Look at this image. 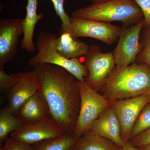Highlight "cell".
<instances>
[{
  "label": "cell",
  "mask_w": 150,
  "mask_h": 150,
  "mask_svg": "<svg viewBox=\"0 0 150 150\" xmlns=\"http://www.w3.org/2000/svg\"><path fill=\"white\" fill-rule=\"evenodd\" d=\"M33 67L38 91L46 100L51 118L66 132H74L80 96L79 81L62 67L39 64Z\"/></svg>",
  "instance_id": "6da1fadb"
},
{
  "label": "cell",
  "mask_w": 150,
  "mask_h": 150,
  "mask_svg": "<svg viewBox=\"0 0 150 150\" xmlns=\"http://www.w3.org/2000/svg\"><path fill=\"white\" fill-rule=\"evenodd\" d=\"M100 89L110 102L150 93V67L136 63L115 67Z\"/></svg>",
  "instance_id": "7a4b0ae2"
},
{
  "label": "cell",
  "mask_w": 150,
  "mask_h": 150,
  "mask_svg": "<svg viewBox=\"0 0 150 150\" xmlns=\"http://www.w3.org/2000/svg\"><path fill=\"white\" fill-rule=\"evenodd\" d=\"M72 17L107 23L120 21L127 26L137 24L144 19L142 11L134 0H109L93 4L76 10Z\"/></svg>",
  "instance_id": "3957f363"
},
{
  "label": "cell",
  "mask_w": 150,
  "mask_h": 150,
  "mask_svg": "<svg viewBox=\"0 0 150 150\" xmlns=\"http://www.w3.org/2000/svg\"><path fill=\"white\" fill-rule=\"evenodd\" d=\"M56 38V35L50 33H39L36 41L38 52L30 59V65L32 67L39 64L56 65L69 72L78 81H84L88 75L86 68L78 59H68L62 56L55 48Z\"/></svg>",
  "instance_id": "277c9868"
},
{
  "label": "cell",
  "mask_w": 150,
  "mask_h": 150,
  "mask_svg": "<svg viewBox=\"0 0 150 150\" xmlns=\"http://www.w3.org/2000/svg\"><path fill=\"white\" fill-rule=\"evenodd\" d=\"M79 111L74 133L78 138L88 132L98 116L110 102L85 81H79Z\"/></svg>",
  "instance_id": "5b68a950"
},
{
  "label": "cell",
  "mask_w": 150,
  "mask_h": 150,
  "mask_svg": "<svg viewBox=\"0 0 150 150\" xmlns=\"http://www.w3.org/2000/svg\"><path fill=\"white\" fill-rule=\"evenodd\" d=\"M84 64L88 72L84 81L93 88L100 89L115 67L112 53H103L99 46L91 45L84 56Z\"/></svg>",
  "instance_id": "8992f818"
},
{
  "label": "cell",
  "mask_w": 150,
  "mask_h": 150,
  "mask_svg": "<svg viewBox=\"0 0 150 150\" xmlns=\"http://www.w3.org/2000/svg\"><path fill=\"white\" fill-rule=\"evenodd\" d=\"M144 22L143 19L134 25L121 27L118 44L112 53L115 67L121 68L135 63L141 50L140 34Z\"/></svg>",
  "instance_id": "52a82bcc"
},
{
  "label": "cell",
  "mask_w": 150,
  "mask_h": 150,
  "mask_svg": "<svg viewBox=\"0 0 150 150\" xmlns=\"http://www.w3.org/2000/svg\"><path fill=\"white\" fill-rule=\"evenodd\" d=\"M71 34L75 37H90L111 45L119 38L121 28L109 23L71 17Z\"/></svg>",
  "instance_id": "ba28073f"
},
{
  "label": "cell",
  "mask_w": 150,
  "mask_h": 150,
  "mask_svg": "<svg viewBox=\"0 0 150 150\" xmlns=\"http://www.w3.org/2000/svg\"><path fill=\"white\" fill-rule=\"evenodd\" d=\"M150 101V93H148L110 102L121 125L123 142H129L134 123L142 109Z\"/></svg>",
  "instance_id": "9c48e42d"
},
{
  "label": "cell",
  "mask_w": 150,
  "mask_h": 150,
  "mask_svg": "<svg viewBox=\"0 0 150 150\" xmlns=\"http://www.w3.org/2000/svg\"><path fill=\"white\" fill-rule=\"evenodd\" d=\"M65 133L64 129L49 117L24 124L17 130L11 133V137L33 145L46 140L58 138Z\"/></svg>",
  "instance_id": "30bf717a"
},
{
  "label": "cell",
  "mask_w": 150,
  "mask_h": 150,
  "mask_svg": "<svg viewBox=\"0 0 150 150\" xmlns=\"http://www.w3.org/2000/svg\"><path fill=\"white\" fill-rule=\"evenodd\" d=\"M23 19H4L0 21V68H4L16 54L23 33Z\"/></svg>",
  "instance_id": "8fae6325"
},
{
  "label": "cell",
  "mask_w": 150,
  "mask_h": 150,
  "mask_svg": "<svg viewBox=\"0 0 150 150\" xmlns=\"http://www.w3.org/2000/svg\"><path fill=\"white\" fill-rule=\"evenodd\" d=\"M89 132L93 135L106 138L123 147L121 125L111 104L100 113Z\"/></svg>",
  "instance_id": "7c38bea8"
},
{
  "label": "cell",
  "mask_w": 150,
  "mask_h": 150,
  "mask_svg": "<svg viewBox=\"0 0 150 150\" xmlns=\"http://www.w3.org/2000/svg\"><path fill=\"white\" fill-rule=\"evenodd\" d=\"M37 91V85L33 71L25 72L8 94L7 108L16 115L23 103Z\"/></svg>",
  "instance_id": "4fadbf2b"
},
{
  "label": "cell",
  "mask_w": 150,
  "mask_h": 150,
  "mask_svg": "<svg viewBox=\"0 0 150 150\" xmlns=\"http://www.w3.org/2000/svg\"><path fill=\"white\" fill-rule=\"evenodd\" d=\"M16 115L23 124L51 118L48 104L38 91L23 103Z\"/></svg>",
  "instance_id": "5bb4252c"
},
{
  "label": "cell",
  "mask_w": 150,
  "mask_h": 150,
  "mask_svg": "<svg viewBox=\"0 0 150 150\" xmlns=\"http://www.w3.org/2000/svg\"><path fill=\"white\" fill-rule=\"evenodd\" d=\"M38 4L37 0H28L26 16L23 21V37L21 41V48L30 53L35 51L33 34L36 24L44 16L43 13L37 14Z\"/></svg>",
  "instance_id": "9a60e30c"
},
{
  "label": "cell",
  "mask_w": 150,
  "mask_h": 150,
  "mask_svg": "<svg viewBox=\"0 0 150 150\" xmlns=\"http://www.w3.org/2000/svg\"><path fill=\"white\" fill-rule=\"evenodd\" d=\"M59 34L54 45L56 50L65 58L78 59L87 53L90 46L86 43L79 40L69 32L59 33Z\"/></svg>",
  "instance_id": "2e32d148"
},
{
  "label": "cell",
  "mask_w": 150,
  "mask_h": 150,
  "mask_svg": "<svg viewBox=\"0 0 150 150\" xmlns=\"http://www.w3.org/2000/svg\"><path fill=\"white\" fill-rule=\"evenodd\" d=\"M74 148L77 150H123V147L110 140L89 131L79 139Z\"/></svg>",
  "instance_id": "e0dca14e"
},
{
  "label": "cell",
  "mask_w": 150,
  "mask_h": 150,
  "mask_svg": "<svg viewBox=\"0 0 150 150\" xmlns=\"http://www.w3.org/2000/svg\"><path fill=\"white\" fill-rule=\"evenodd\" d=\"M79 138L74 132H66L58 138L46 140L33 145L35 150H71L75 146Z\"/></svg>",
  "instance_id": "ac0fdd59"
},
{
  "label": "cell",
  "mask_w": 150,
  "mask_h": 150,
  "mask_svg": "<svg viewBox=\"0 0 150 150\" xmlns=\"http://www.w3.org/2000/svg\"><path fill=\"white\" fill-rule=\"evenodd\" d=\"M23 123L7 108L0 111V144L8 139L9 134L20 128Z\"/></svg>",
  "instance_id": "d6986e66"
},
{
  "label": "cell",
  "mask_w": 150,
  "mask_h": 150,
  "mask_svg": "<svg viewBox=\"0 0 150 150\" xmlns=\"http://www.w3.org/2000/svg\"><path fill=\"white\" fill-rule=\"evenodd\" d=\"M149 129L150 101L143 108L137 118L131 131L130 140Z\"/></svg>",
  "instance_id": "ffe728a7"
},
{
  "label": "cell",
  "mask_w": 150,
  "mask_h": 150,
  "mask_svg": "<svg viewBox=\"0 0 150 150\" xmlns=\"http://www.w3.org/2000/svg\"><path fill=\"white\" fill-rule=\"evenodd\" d=\"M140 43L141 50L135 63L145 64L150 67V28H144Z\"/></svg>",
  "instance_id": "44dd1931"
},
{
  "label": "cell",
  "mask_w": 150,
  "mask_h": 150,
  "mask_svg": "<svg viewBox=\"0 0 150 150\" xmlns=\"http://www.w3.org/2000/svg\"><path fill=\"white\" fill-rule=\"evenodd\" d=\"M25 72L8 74L4 71V68H0V88L7 95L25 74Z\"/></svg>",
  "instance_id": "7402d4cb"
},
{
  "label": "cell",
  "mask_w": 150,
  "mask_h": 150,
  "mask_svg": "<svg viewBox=\"0 0 150 150\" xmlns=\"http://www.w3.org/2000/svg\"><path fill=\"white\" fill-rule=\"evenodd\" d=\"M54 5L56 14L60 17L62 22L59 33L65 32L71 33V23L69 16L65 12L64 3L66 0H51Z\"/></svg>",
  "instance_id": "603a6c76"
},
{
  "label": "cell",
  "mask_w": 150,
  "mask_h": 150,
  "mask_svg": "<svg viewBox=\"0 0 150 150\" xmlns=\"http://www.w3.org/2000/svg\"><path fill=\"white\" fill-rule=\"evenodd\" d=\"M0 150H35V149L34 145L28 144L11 137Z\"/></svg>",
  "instance_id": "cb8c5ba5"
},
{
  "label": "cell",
  "mask_w": 150,
  "mask_h": 150,
  "mask_svg": "<svg viewBox=\"0 0 150 150\" xmlns=\"http://www.w3.org/2000/svg\"><path fill=\"white\" fill-rule=\"evenodd\" d=\"M139 7L144 21L143 28H150V0H134Z\"/></svg>",
  "instance_id": "d4e9b609"
},
{
  "label": "cell",
  "mask_w": 150,
  "mask_h": 150,
  "mask_svg": "<svg viewBox=\"0 0 150 150\" xmlns=\"http://www.w3.org/2000/svg\"><path fill=\"white\" fill-rule=\"evenodd\" d=\"M129 142L137 148L150 144V129L132 138Z\"/></svg>",
  "instance_id": "484cf974"
},
{
  "label": "cell",
  "mask_w": 150,
  "mask_h": 150,
  "mask_svg": "<svg viewBox=\"0 0 150 150\" xmlns=\"http://www.w3.org/2000/svg\"><path fill=\"white\" fill-rule=\"evenodd\" d=\"M123 150H140L131 144L129 142H123Z\"/></svg>",
  "instance_id": "4316f807"
},
{
  "label": "cell",
  "mask_w": 150,
  "mask_h": 150,
  "mask_svg": "<svg viewBox=\"0 0 150 150\" xmlns=\"http://www.w3.org/2000/svg\"><path fill=\"white\" fill-rule=\"evenodd\" d=\"M140 150H150V144L138 148Z\"/></svg>",
  "instance_id": "83f0119b"
},
{
  "label": "cell",
  "mask_w": 150,
  "mask_h": 150,
  "mask_svg": "<svg viewBox=\"0 0 150 150\" xmlns=\"http://www.w3.org/2000/svg\"><path fill=\"white\" fill-rule=\"evenodd\" d=\"M93 3V4H99L104 2L107 1L109 0H90Z\"/></svg>",
  "instance_id": "f1b7e54d"
},
{
  "label": "cell",
  "mask_w": 150,
  "mask_h": 150,
  "mask_svg": "<svg viewBox=\"0 0 150 150\" xmlns=\"http://www.w3.org/2000/svg\"><path fill=\"white\" fill-rule=\"evenodd\" d=\"M71 150H77L76 149H75V148H74V147L72 149H71Z\"/></svg>",
  "instance_id": "f546056e"
}]
</instances>
